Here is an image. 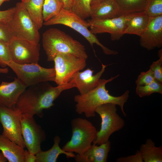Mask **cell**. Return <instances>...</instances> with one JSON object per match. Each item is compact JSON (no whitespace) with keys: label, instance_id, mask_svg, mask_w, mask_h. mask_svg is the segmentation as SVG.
Here are the masks:
<instances>
[{"label":"cell","instance_id":"ba28073f","mask_svg":"<svg viewBox=\"0 0 162 162\" xmlns=\"http://www.w3.org/2000/svg\"><path fill=\"white\" fill-rule=\"evenodd\" d=\"M8 66L13 70L17 78L27 88L41 82L55 81L54 68H44L38 63L19 64L12 61L8 64Z\"/></svg>","mask_w":162,"mask_h":162},{"label":"cell","instance_id":"f1b7e54d","mask_svg":"<svg viewBox=\"0 0 162 162\" xmlns=\"http://www.w3.org/2000/svg\"><path fill=\"white\" fill-rule=\"evenodd\" d=\"M12 61L8 44L0 40V66L5 68Z\"/></svg>","mask_w":162,"mask_h":162},{"label":"cell","instance_id":"7c38bea8","mask_svg":"<svg viewBox=\"0 0 162 162\" xmlns=\"http://www.w3.org/2000/svg\"><path fill=\"white\" fill-rule=\"evenodd\" d=\"M19 112L14 109L0 105V122L2 134L22 148L26 147L22 134Z\"/></svg>","mask_w":162,"mask_h":162},{"label":"cell","instance_id":"f35d334b","mask_svg":"<svg viewBox=\"0 0 162 162\" xmlns=\"http://www.w3.org/2000/svg\"><path fill=\"white\" fill-rule=\"evenodd\" d=\"M8 69L7 68H0V73L6 74L8 73Z\"/></svg>","mask_w":162,"mask_h":162},{"label":"cell","instance_id":"4fadbf2b","mask_svg":"<svg viewBox=\"0 0 162 162\" xmlns=\"http://www.w3.org/2000/svg\"><path fill=\"white\" fill-rule=\"evenodd\" d=\"M129 14L122 15L111 19H93L87 22L90 31L94 34L109 33L112 40H118L124 34L126 22Z\"/></svg>","mask_w":162,"mask_h":162},{"label":"cell","instance_id":"8fae6325","mask_svg":"<svg viewBox=\"0 0 162 162\" xmlns=\"http://www.w3.org/2000/svg\"><path fill=\"white\" fill-rule=\"evenodd\" d=\"M8 45L12 61L14 62L21 64L38 63L40 48L39 43L14 38Z\"/></svg>","mask_w":162,"mask_h":162},{"label":"cell","instance_id":"ffe728a7","mask_svg":"<svg viewBox=\"0 0 162 162\" xmlns=\"http://www.w3.org/2000/svg\"><path fill=\"white\" fill-rule=\"evenodd\" d=\"M149 19L145 10L129 14L124 34H133L140 37L147 27Z\"/></svg>","mask_w":162,"mask_h":162},{"label":"cell","instance_id":"3957f363","mask_svg":"<svg viewBox=\"0 0 162 162\" xmlns=\"http://www.w3.org/2000/svg\"><path fill=\"white\" fill-rule=\"evenodd\" d=\"M43 47L47 60L53 61L58 53H67L86 60L88 58L85 46L64 32L51 28L43 34Z\"/></svg>","mask_w":162,"mask_h":162},{"label":"cell","instance_id":"2e32d148","mask_svg":"<svg viewBox=\"0 0 162 162\" xmlns=\"http://www.w3.org/2000/svg\"><path fill=\"white\" fill-rule=\"evenodd\" d=\"M17 77L10 82L0 84V105L14 109L21 94L27 88Z\"/></svg>","mask_w":162,"mask_h":162},{"label":"cell","instance_id":"d4e9b609","mask_svg":"<svg viewBox=\"0 0 162 162\" xmlns=\"http://www.w3.org/2000/svg\"><path fill=\"white\" fill-rule=\"evenodd\" d=\"M64 7L63 0H44L43 9L44 21L46 22L56 16Z\"/></svg>","mask_w":162,"mask_h":162},{"label":"cell","instance_id":"d590c367","mask_svg":"<svg viewBox=\"0 0 162 162\" xmlns=\"http://www.w3.org/2000/svg\"><path fill=\"white\" fill-rule=\"evenodd\" d=\"M64 7V9L67 10H71L74 0H63Z\"/></svg>","mask_w":162,"mask_h":162},{"label":"cell","instance_id":"5b68a950","mask_svg":"<svg viewBox=\"0 0 162 162\" xmlns=\"http://www.w3.org/2000/svg\"><path fill=\"white\" fill-rule=\"evenodd\" d=\"M56 24L63 25L74 29L84 37L92 48L94 44L100 46L106 55H116L118 53V51L111 50L102 44L95 34L88 29L89 25L87 21L81 18L71 10L63 8L57 15L43 23L46 26Z\"/></svg>","mask_w":162,"mask_h":162},{"label":"cell","instance_id":"ab89813d","mask_svg":"<svg viewBox=\"0 0 162 162\" xmlns=\"http://www.w3.org/2000/svg\"><path fill=\"white\" fill-rule=\"evenodd\" d=\"M10 0H0V7L2 4L4 2L9 1Z\"/></svg>","mask_w":162,"mask_h":162},{"label":"cell","instance_id":"9a60e30c","mask_svg":"<svg viewBox=\"0 0 162 162\" xmlns=\"http://www.w3.org/2000/svg\"><path fill=\"white\" fill-rule=\"evenodd\" d=\"M107 66L102 64L101 70L94 75H93V70L87 68L83 71L78 72L74 75L71 81L80 94H85L97 86Z\"/></svg>","mask_w":162,"mask_h":162},{"label":"cell","instance_id":"83f0119b","mask_svg":"<svg viewBox=\"0 0 162 162\" xmlns=\"http://www.w3.org/2000/svg\"><path fill=\"white\" fill-rule=\"evenodd\" d=\"M145 11L149 17L162 15V0H148Z\"/></svg>","mask_w":162,"mask_h":162},{"label":"cell","instance_id":"836d02e7","mask_svg":"<svg viewBox=\"0 0 162 162\" xmlns=\"http://www.w3.org/2000/svg\"><path fill=\"white\" fill-rule=\"evenodd\" d=\"M15 7L4 10H0V21L8 22L14 12Z\"/></svg>","mask_w":162,"mask_h":162},{"label":"cell","instance_id":"44dd1931","mask_svg":"<svg viewBox=\"0 0 162 162\" xmlns=\"http://www.w3.org/2000/svg\"><path fill=\"white\" fill-rule=\"evenodd\" d=\"M53 140V145L50 149L45 151H41L35 154L36 162H56L58 156L62 154L68 158H75L74 153L66 152L60 148L61 138L59 136H55Z\"/></svg>","mask_w":162,"mask_h":162},{"label":"cell","instance_id":"e0dca14e","mask_svg":"<svg viewBox=\"0 0 162 162\" xmlns=\"http://www.w3.org/2000/svg\"><path fill=\"white\" fill-rule=\"evenodd\" d=\"M111 148L109 140L99 145L92 143L86 152L77 154L74 158L76 162H106Z\"/></svg>","mask_w":162,"mask_h":162},{"label":"cell","instance_id":"e575fe53","mask_svg":"<svg viewBox=\"0 0 162 162\" xmlns=\"http://www.w3.org/2000/svg\"><path fill=\"white\" fill-rule=\"evenodd\" d=\"M36 159L35 154L32 153L28 150H25V162H36Z\"/></svg>","mask_w":162,"mask_h":162},{"label":"cell","instance_id":"7a4b0ae2","mask_svg":"<svg viewBox=\"0 0 162 162\" xmlns=\"http://www.w3.org/2000/svg\"><path fill=\"white\" fill-rule=\"evenodd\" d=\"M119 76L118 74L107 80L100 79L95 88L85 94L75 95L74 100L76 103V112L79 114L84 113L87 118L93 117L95 116V110L98 107L104 104L110 103L119 106L124 116H126L124 106L129 98V91L126 90L121 95L115 96L110 94L106 88L107 83Z\"/></svg>","mask_w":162,"mask_h":162},{"label":"cell","instance_id":"cb8c5ba5","mask_svg":"<svg viewBox=\"0 0 162 162\" xmlns=\"http://www.w3.org/2000/svg\"><path fill=\"white\" fill-rule=\"evenodd\" d=\"M119 8L120 15L144 11L148 0H115Z\"/></svg>","mask_w":162,"mask_h":162},{"label":"cell","instance_id":"4316f807","mask_svg":"<svg viewBox=\"0 0 162 162\" xmlns=\"http://www.w3.org/2000/svg\"><path fill=\"white\" fill-rule=\"evenodd\" d=\"M92 0H74L71 10L82 19L90 17Z\"/></svg>","mask_w":162,"mask_h":162},{"label":"cell","instance_id":"d6986e66","mask_svg":"<svg viewBox=\"0 0 162 162\" xmlns=\"http://www.w3.org/2000/svg\"><path fill=\"white\" fill-rule=\"evenodd\" d=\"M0 150L9 162H25L24 148L0 135Z\"/></svg>","mask_w":162,"mask_h":162},{"label":"cell","instance_id":"f546056e","mask_svg":"<svg viewBox=\"0 0 162 162\" xmlns=\"http://www.w3.org/2000/svg\"><path fill=\"white\" fill-rule=\"evenodd\" d=\"M159 59L154 62L149 67L152 71L155 79L162 83V50L158 52Z\"/></svg>","mask_w":162,"mask_h":162},{"label":"cell","instance_id":"4dcf8cb0","mask_svg":"<svg viewBox=\"0 0 162 162\" xmlns=\"http://www.w3.org/2000/svg\"><path fill=\"white\" fill-rule=\"evenodd\" d=\"M13 38L8 22L0 21V40L8 44Z\"/></svg>","mask_w":162,"mask_h":162},{"label":"cell","instance_id":"30bf717a","mask_svg":"<svg viewBox=\"0 0 162 162\" xmlns=\"http://www.w3.org/2000/svg\"><path fill=\"white\" fill-rule=\"evenodd\" d=\"M22 134L27 150L36 154L42 151L41 144L46 139L44 130L36 122L34 116L20 114Z\"/></svg>","mask_w":162,"mask_h":162},{"label":"cell","instance_id":"d6a6232c","mask_svg":"<svg viewBox=\"0 0 162 162\" xmlns=\"http://www.w3.org/2000/svg\"><path fill=\"white\" fill-rule=\"evenodd\" d=\"M117 162H143L139 150L133 155L126 157H122L116 160Z\"/></svg>","mask_w":162,"mask_h":162},{"label":"cell","instance_id":"8992f818","mask_svg":"<svg viewBox=\"0 0 162 162\" xmlns=\"http://www.w3.org/2000/svg\"><path fill=\"white\" fill-rule=\"evenodd\" d=\"M14 12L8 22L14 38L38 43L39 29L32 19L23 3H16Z\"/></svg>","mask_w":162,"mask_h":162},{"label":"cell","instance_id":"6da1fadb","mask_svg":"<svg viewBox=\"0 0 162 162\" xmlns=\"http://www.w3.org/2000/svg\"><path fill=\"white\" fill-rule=\"evenodd\" d=\"M44 82L29 87L21 94L14 108L20 114L44 116L43 110L50 108L54 101L64 91L75 87L70 81L66 84L53 87Z\"/></svg>","mask_w":162,"mask_h":162},{"label":"cell","instance_id":"52a82bcc","mask_svg":"<svg viewBox=\"0 0 162 162\" xmlns=\"http://www.w3.org/2000/svg\"><path fill=\"white\" fill-rule=\"evenodd\" d=\"M117 111L116 105L110 103L103 104L96 108L95 112L100 116L101 122L93 144L99 145L106 142L113 133L124 127L125 122Z\"/></svg>","mask_w":162,"mask_h":162},{"label":"cell","instance_id":"1f68e13d","mask_svg":"<svg viewBox=\"0 0 162 162\" xmlns=\"http://www.w3.org/2000/svg\"><path fill=\"white\" fill-rule=\"evenodd\" d=\"M155 80L151 70L149 69L146 72H141L136 81L137 86L149 84Z\"/></svg>","mask_w":162,"mask_h":162},{"label":"cell","instance_id":"484cf974","mask_svg":"<svg viewBox=\"0 0 162 162\" xmlns=\"http://www.w3.org/2000/svg\"><path fill=\"white\" fill-rule=\"evenodd\" d=\"M136 94L140 98L150 96L155 93L162 94V83L155 80L146 85L137 86Z\"/></svg>","mask_w":162,"mask_h":162},{"label":"cell","instance_id":"9c48e42d","mask_svg":"<svg viewBox=\"0 0 162 162\" xmlns=\"http://www.w3.org/2000/svg\"><path fill=\"white\" fill-rule=\"evenodd\" d=\"M55 82L58 85L69 83L74 75L84 69L86 60L67 53H58L54 58Z\"/></svg>","mask_w":162,"mask_h":162},{"label":"cell","instance_id":"7402d4cb","mask_svg":"<svg viewBox=\"0 0 162 162\" xmlns=\"http://www.w3.org/2000/svg\"><path fill=\"white\" fill-rule=\"evenodd\" d=\"M139 150L143 162H162V146H156L151 139H147Z\"/></svg>","mask_w":162,"mask_h":162},{"label":"cell","instance_id":"8d00e7d4","mask_svg":"<svg viewBox=\"0 0 162 162\" xmlns=\"http://www.w3.org/2000/svg\"><path fill=\"white\" fill-rule=\"evenodd\" d=\"M104 0H92L91 4V6L95 5Z\"/></svg>","mask_w":162,"mask_h":162},{"label":"cell","instance_id":"ac0fdd59","mask_svg":"<svg viewBox=\"0 0 162 162\" xmlns=\"http://www.w3.org/2000/svg\"><path fill=\"white\" fill-rule=\"evenodd\" d=\"M119 16V8L115 0H105L91 6L90 17L92 19H111Z\"/></svg>","mask_w":162,"mask_h":162},{"label":"cell","instance_id":"603a6c76","mask_svg":"<svg viewBox=\"0 0 162 162\" xmlns=\"http://www.w3.org/2000/svg\"><path fill=\"white\" fill-rule=\"evenodd\" d=\"M44 0H21V2L39 29L44 20L43 9Z\"/></svg>","mask_w":162,"mask_h":162},{"label":"cell","instance_id":"277c9868","mask_svg":"<svg viewBox=\"0 0 162 162\" xmlns=\"http://www.w3.org/2000/svg\"><path fill=\"white\" fill-rule=\"evenodd\" d=\"M70 124L71 138L62 148L66 152L82 154L93 143L98 130L90 122L85 118H75L71 120Z\"/></svg>","mask_w":162,"mask_h":162},{"label":"cell","instance_id":"5bb4252c","mask_svg":"<svg viewBox=\"0 0 162 162\" xmlns=\"http://www.w3.org/2000/svg\"><path fill=\"white\" fill-rule=\"evenodd\" d=\"M140 44L148 50L162 46V15L150 17L146 29L140 36Z\"/></svg>","mask_w":162,"mask_h":162},{"label":"cell","instance_id":"74e56055","mask_svg":"<svg viewBox=\"0 0 162 162\" xmlns=\"http://www.w3.org/2000/svg\"><path fill=\"white\" fill-rule=\"evenodd\" d=\"M7 160L2 152H0V162H5Z\"/></svg>","mask_w":162,"mask_h":162}]
</instances>
